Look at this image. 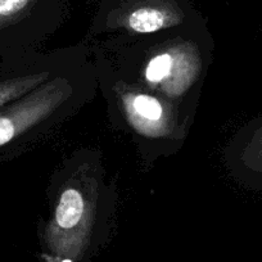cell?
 I'll use <instances>...</instances> for the list:
<instances>
[{"instance_id": "52a82bcc", "label": "cell", "mask_w": 262, "mask_h": 262, "mask_svg": "<svg viewBox=\"0 0 262 262\" xmlns=\"http://www.w3.org/2000/svg\"><path fill=\"white\" fill-rule=\"evenodd\" d=\"M86 59L84 48H63L12 58L0 67V110Z\"/></svg>"}, {"instance_id": "277c9868", "label": "cell", "mask_w": 262, "mask_h": 262, "mask_svg": "<svg viewBox=\"0 0 262 262\" xmlns=\"http://www.w3.org/2000/svg\"><path fill=\"white\" fill-rule=\"evenodd\" d=\"M98 77L110 113L121 128L128 131L144 155L156 157L180 147L194 115L173 103L139 88L110 77Z\"/></svg>"}, {"instance_id": "ba28073f", "label": "cell", "mask_w": 262, "mask_h": 262, "mask_svg": "<svg viewBox=\"0 0 262 262\" xmlns=\"http://www.w3.org/2000/svg\"><path fill=\"white\" fill-rule=\"evenodd\" d=\"M228 162L242 184L262 191V115L238 131L229 148Z\"/></svg>"}, {"instance_id": "5b68a950", "label": "cell", "mask_w": 262, "mask_h": 262, "mask_svg": "<svg viewBox=\"0 0 262 262\" xmlns=\"http://www.w3.org/2000/svg\"><path fill=\"white\" fill-rule=\"evenodd\" d=\"M190 0H100L94 34L137 39L201 21Z\"/></svg>"}, {"instance_id": "8992f818", "label": "cell", "mask_w": 262, "mask_h": 262, "mask_svg": "<svg viewBox=\"0 0 262 262\" xmlns=\"http://www.w3.org/2000/svg\"><path fill=\"white\" fill-rule=\"evenodd\" d=\"M70 0H0V42L14 57L39 52L64 21Z\"/></svg>"}, {"instance_id": "7a4b0ae2", "label": "cell", "mask_w": 262, "mask_h": 262, "mask_svg": "<svg viewBox=\"0 0 262 262\" xmlns=\"http://www.w3.org/2000/svg\"><path fill=\"white\" fill-rule=\"evenodd\" d=\"M98 77L90 59L0 110V152L37 142L94 98Z\"/></svg>"}, {"instance_id": "3957f363", "label": "cell", "mask_w": 262, "mask_h": 262, "mask_svg": "<svg viewBox=\"0 0 262 262\" xmlns=\"http://www.w3.org/2000/svg\"><path fill=\"white\" fill-rule=\"evenodd\" d=\"M70 172L60 183L52 217L42 234L47 262H81L90 253L93 238L100 243V171L90 161L70 163Z\"/></svg>"}, {"instance_id": "6da1fadb", "label": "cell", "mask_w": 262, "mask_h": 262, "mask_svg": "<svg viewBox=\"0 0 262 262\" xmlns=\"http://www.w3.org/2000/svg\"><path fill=\"white\" fill-rule=\"evenodd\" d=\"M97 76L153 93L194 115L211 63L212 39L203 19L144 37L108 41Z\"/></svg>"}]
</instances>
